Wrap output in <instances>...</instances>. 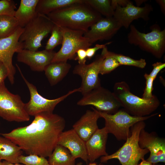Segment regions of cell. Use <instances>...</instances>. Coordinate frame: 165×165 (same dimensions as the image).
I'll list each match as a JSON object with an SVG mask.
<instances>
[{
	"instance_id": "obj_1",
	"label": "cell",
	"mask_w": 165,
	"mask_h": 165,
	"mask_svg": "<svg viewBox=\"0 0 165 165\" xmlns=\"http://www.w3.org/2000/svg\"><path fill=\"white\" fill-rule=\"evenodd\" d=\"M34 117L28 125L1 135L28 155L49 157L57 145L59 136L65 127V119L57 114L46 112Z\"/></svg>"
},
{
	"instance_id": "obj_2",
	"label": "cell",
	"mask_w": 165,
	"mask_h": 165,
	"mask_svg": "<svg viewBox=\"0 0 165 165\" xmlns=\"http://www.w3.org/2000/svg\"><path fill=\"white\" fill-rule=\"evenodd\" d=\"M46 16L61 27L84 32L102 17L84 1L57 10Z\"/></svg>"
},
{
	"instance_id": "obj_3",
	"label": "cell",
	"mask_w": 165,
	"mask_h": 165,
	"mask_svg": "<svg viewBox=\"0 0 165 165\" xmlns=\"http://www.w3.org/2000/svg\"><path fill=\"white\" fill-rule=\"evenodd\" d=\"M123 109L130 115L136 116H149L158 108L160 101L154 95L151 99H145L132 93L128 84L124 81L116 82L112 92Z\"/></svg>"
},
{
	"instance_id": "obj_4",
	"label": "cell",
	"mask_w": 165,
	"mask_h": 165,
	"mask_svg": "<svg viewBox=\"0 0 165 165\" xmlns=\"http://www.w3.org/2000/svg\"><path fill=\"white\" fill-rule=\"evenodd\" d=\"M145 127L144 121L135 124L131 128L130 136L123 145L114 153L101 157V162L105 163L111 159H117L122 165H138L149 152L148 149L141 148L138 143L140 132Z\"/></svg>"
},
{
	"instance_id": "obj_5",
	"label": "cell",
	"mask_w": 165,
	"mask_h": 165,
	"mask_svg": "<svg viewBox=\"0 0 165 165\" xmlns=\"http://www.w3.org/2000/svg\"><path fill=\"white\" fill-rule=\"evenodd\" d=\"M127 38L129 43L138 46L142 50L148 52L158 59L161 58L165 52V29L162 30L155 24L150 27V32H140L131 24Z\"/></svg>"
},
{
	"instance_id": "obj_6",
	"label": "cell",
	"mask_w": 165,
	"mask_h": 165,
	"mask_svg": "<svg viewBox=\"0 0 165 165\" xmlns=\"http://www.w3.org/2000/svg\"><path fill=\"white\" fill-rule=\"evenodd\" d=\"M97 111L100 117L103 118L105 120L104 127L108 133L113 134L119 141L126 140L131 135V127L135 124L157 114L156 113L147 116L138 117L130 115L123 109L119 110L112 114Z\"/></svg>"
},
{
	"instance_id": "obj_7",
	"label": "cell",
	"mask_w": 165,
	"mask_h": 165,
	"mask_svg": "<svg viewBox=\"0 0 165 165\" xmlns=\"http://www.w3.org/2000/svg\"><path fill=\"white\" fill-rule=\"evenodd\" d=\"M54 24L45 15L38 14L24 28L19 41L23 49L37 51L42 46V41L51 33Z\"/></svg>"
},
{
	"instance_id": "obj_8",
	"label": "cell",
	"mask_w": 165,
	"mask_h": 165,
	"mask_svg": "<svg viewBox=\"0 0 165 165\" xmlns=\"http://www.w3.org/2000/svg\"><path fill=\"white\" fill-rule=\"evenodd\" d=\"M25 103L18 94L11 93L4 82L0 85V116L9 122L29 121L30 116L24 108Z\"/></svg>"
},
{
	"instance_id": "obj_9",
	"label": "cell",
	"mask_w": 165,
	"mask_h": 165,
	"mask_svg": "<svg viewBox=\"0 0 165 165\" xmlns=\"http://www.w3.org/2000/svg\"><path fill=\"white\" fill-rule=\"evenodd\" d=\"M16 66L29 91L30 100L28 103L25 104L24 108L25 111L30 116H34L42 112H53L56 106L59 103L71 94L79 91V88L70 90L66 94L57 98L54 99H46L38 93L36 87L27 80L19 66L17 65Z\"/></svg>"
},
{
	"instance_id": "obj_10",
	"label": "cell",
	"mask_w": 165,
	"mask_h": 165,
	"mask_svg": "<svg viewBox=\"0 0 165 165\" xmlns=\"http://www.w3.org/2000/svg\"><path fill=\"white\" fill-rule=\"evenodd\" d=\"M61 28L63 36L62 46L59 50L55 53L51 62L74 60L78 50H86L92 45L89 40L84 36V32Z\"/></svg>"
},
{
	"instance_id": "obj_11",
	"label": "cell",
	"mask_w": 165,
	"mask_h": 165,
	"mask_svg": "<svg viewBox=\"0 0 165 165\" xmlns=\"http://www.w3.org/2000/svg\"><path fill=\"white\" fill-rule=\"evenodd\" d=\"M77 102L79 106L91 105L98 111L113 114L121 107L112 92L101 86L83 95Z\"/></svg>"
},
{
	"instance_id": "obj_12",
	"label": "cell",
	"mask_w": 165,
	"mask_h": 165,
	"mask_svg": "<svg viewBox=\"0 0 165 165\" xmlns=\"http://www.w3.org/2000/svg\"><path fill=\"white\" fill-rule=\"evenodd\" d=\"M104 47L101 54L97 55L92 62L89 64H78L74 68L73 73L81 78V84L79 88V92L82 95L101 86L99 75L102 62L105 57Z\"/></svg>"
},
{
	"instance_id": "obj_13",
	"label": "cell",
	"mask_w": 165,
	"mask_h": 165,
	"mask_svg": "<svg viewBox=\"0 0 165 165\" xmlns=\"http://www.w3.org/2000/svg\"><path fill=\"white\" fill-rule=\"evenodd\" d=\"M23 31V28L20 27L10 36L0 39V61L7 70V77L11 85L14 83L16 72L13 64V57L15 53L23 49L22 44L19 40Z\"/></svg>"
},
{
	"instance_id": "obj_14",
	"label": "cell",
	"mask_w": 165,
	"mask_h": 165,
	"mask_svg": "<svg viewBox=\"0 0 165 165\" xmlns=\"http://www.w3.org/2000/svg\"><path fill=\"white\" fill-rule=\"evenodd\" d=\"M138 143L141 148L147 149L150 152L146 160L154 164L159 162L165 163L164 138L159 137L154 132L148 133L144 128L140 132Z\"/></svg>"
},
{
	"instance_id": "obj_15",
	"label": "cell",
	"mask_w": 165,
	"mask_h": 165,
	"mask_svg": "<svg viewBox=\"0 0 165 165\" xmlns=\"http://www.w3.org/2000/svg\"><path fill=\"white\" fill-rule=\"evenodd\" d=\"M122 27L113 17H102L92 25L83 36L92 44L98 41L111 39Z\"/></svg>"
},
{
	"instance_id": "obj_16",
	"label": "cell",
	"mask_w": 165,
	"mask_h": 165,
	"mask_svg": "<svg viewBox=\"0 0 165 165\" xmlns=\"http://www.w3.org/2000/svg\"><path fill=\"white\" fill-rule=\"evenodd\" d=\"M153 10L150 4L145 3L143 7H138L134 6L132 2L124 7L117 6L113 17L122 27L128 29L134 20L141 18L145 21L149 20V15Z\"/></svg>"
},
{
	"instance_id": "obj_17",
	"label": "cell",
	"mask_w": 165,
	"mask_h": 165,
	"mask_svg": "<svg viewBox=\"0 0 165 165\" xmlns=\"http://www.w3.org/2000/svg\"><path fill=\"white\" fill-rule=\"evenodd\" d=\"M55 53L45 49L32 51L23 49L17 53V59L28 66L32 71L42 72L51 63Z\"/></svg>"
},
{
	"instance_id": "obj_18",
	"label": "cell",
	"mask_w": 165,
	"mask_h": 165,
	"mask_svg": "<svg viewBox=\"0 0 165 165\" xmlns=\"http://www.w3.org/2000/svg\"><path fill=\"white\" fill-rule=\"evenodd\" d=\"M57 145L67 148L75 160L80 158L88 163L85 142L73 129L61 133L59 138Z\"/></svg>"
},
{
	"instance_id": "obj_19",
	"label": "cell",
	"mask_w": 165,
	"mask_h": 165,
	"mask_svg": "<svg viewBox=\"0 0 165 165\" xmlns=\"http://www.w3.org/2000/svg\"><path fill=\"white\" fill-rule=\"evenodd\" d=\"M108 134L105 127L98 128L85 142L88 160L90 163L108 155L106 152Z\"/></svg>"
},
{
	"instance_id": "obj_20",
	"label": "cell",
	"mask_w": 165,
	"mask_h": 165,
	"mask_svg": "<svg viewBox=\"0 0 165 165\" xmlns=\"http://www.w3.org/2000/svg\"><path fill=\"white\" fill-rule=\"evenodd\" d=\"M87 110L73 126V129L85 142L99 128L97 120L100 116L97 110Z\"/></svg>"
},
{
	"instance_id": "obj_21",
	"label": "cell",
	"mask_w": 165,
	"mask_h": 165,
	"mask_svg": "<svg viewBox=\"0 0 165 165\" xmlns=\"http://www.w3.org/2000/svg\"><path fill=\"white\" fill-rule=\"evenodd\" d=\"M39 0H21L14 16L19 26L24 28L37 15L36 8Z\"/></svg>"
},
{
	"instance_id": "obj_22",
	"label": "cell",
	"mask_w": 165,
	"mask_h": 165,
	"mask_svg": "<svg viewBox=\"0 0 165 165\" xmlns=\"http://www.w3.org/2000/svg\"><path fill=\"white\" fill-rule=\"evenodd\" d=\"M71 66L67 61L52 62L44 71L50 85L53 86L61 81L69 72Z\"/></svg>"
},
{
	"instance_id": "obj_23",
	"label": "cell",
	"mask_w": 165,
	"mask_h": 165,
	"mask_svg": "<svg viewBox=\"0 0 165 165\" xmlns=\"http://www.w3.org/2000/svg\"><path fill=\"white\" fill-rule=\"evenodd\" d=\"M22 151L10 140L0 136V158L13 163H19L18 159Z\"/></svg>"
},
{
	"instance_id": "obj_24",
	"label": "cell",
	"mask_w": 165,
	"mask_h": 165,
	"mask_svg": "<svg viewBox=\"0 0 165 165\" xmlns=\"http://www.w3.org/2000/svg\"><path fill=\"white\" fill-rule=\"evenodd\" d=\"M84 1V0H39L36 11L38 14L46 15L57 10Z\"/></svg>"
},
{
	"instance_id": "obj_25",
	"label": "cell",
	"mask_w": 165,
	"mask_h": 165,
	"mask_svg": "<svg viewBox=\"0 0 165 165\" xmlns=\"http://www.w3.org/2000/svg\"><path fill=\"white\" fill-rule=\"evenodd\" d=\"M50 165H75V160L66 148L57 145L49 157Z\"/></svg>"
},
{
	"instance_id": "obj_26",
	"label": "cell",
	"mask_w": 165,
	"mask_h": 165,
	"mask_svg": "<svg viewBox=\"0 0 165 165\" xmlns=\"http://www.w3.org/2000/svg\"><path fill=\"white\" fill-rule=\"evenodd\" d=\"M19 27L18 22L14 16L0 15V39L10 36Z\"/></svg>"
},
{
	"instance_id": "obj_27",
	"label": "cell",
	"mask_w": 165,
	"mask_h": 165,
	"mask_svg": "<svg viewBox=\"0 0 165 165\" xmlns=\"http://www.w3.org/2000/svg\"><path fill=\"white\" fill-rule=\"evenodd\" d=\"M85 3L106 17H113L114 10L111 5L110 0H84Z\"/></svg>"
},
{
	"instance_id": "obj_28",
	"label": "cell",
	"mask_w": 165,
	"mask_h": 165,
	"mask_svg": "<svg viewBox=\"0 0 165 165\" xmlns=\"http://www.w3.org/2000/svg\"><path fill=\"white\" fill-rule=\"evenodd\" d=\"M105 57L103 61L100 71L102 75L109 73L120 66L117 60L110 54L107 47H104Z\"/></svg>"
},
{
	"instance_id": "obj_29",
	"label": "cell",
	"mask_w": 165,
	"mask_h": 165,
	"mask_svg": "<svg viewBox=\"0 0 165 165\" xmlns=\"http://www.w3.org/2000/svg\"><path fill=\"white\" fill-rule=\"evenodd\" d=\"M51 33V36L46 43L45 49L53 51L57 46L62 44L63 39V33L61 27L55 24Z\"/></svg>"
},
{
	"instance_id": "obj_30",
	"label": "cell",
	"mask_w": 165,
	"mask_h": 165,
	"mask_svg": "<svg viewBox=\"0 0 165 165\" xmlns=\"http://www.w3.org/2000/svg\"><path fill=\"white\" fill-rule=\"evenodd\" d=\"M111 54L118 61L120 65H124L135 67L141 68H145L146 62L145 59H133L129 57L121 54L110 51Z\"/></svg>"
},
{
	"instance_id": "obj_31",
	"label": "cell",
	"mask_w": 165,
	"mask_h": 165,
	"mask_svg": "<svg viewBox=\"0 0 165 165\" xmlns=\"http://www.w3.org/2000/svg\"><path fill=\"white\" fill-rule=\"evenodd\" d=\"M18 160L19 163L24 165H50L45 157L36 155H21Z\"/></svg>"
},
{
	"instance_id": "obj_32",
	"label": "cell",
	"mask_w": 165,
	"mask_h": 165,
	"mask_svg": "<svg viewBox=\"0 0 165 165\" xmlns=\"http://www.w3.org/2000/svg\"><path fill=\"white\" fill-rule=\"evenodd\" d=\"M16 8L15 3L13 0H0V15L14 16Z\"/></svg>"
},
{
	"instance_id": "obj_33",
	"label": "cell",
	"mask_w": 165,
	"mask_h": 165,
	"mask_svg": "<svg viewBox=\"0 0 165 165\" xmlns=\"http://www.w3.org/2000/svg\"><path fill=\"white\" fill-rule=\"evenodd\" d=\"M144 77L146 80V86L142 98L145 99H151L154 96L152 94V91L153 90V83L155 79L147 73L144 75Z\"/></svg>"
},
{
	"instance_id": "obj_34",
	"label": "cell",
	"mask_w": 165,
	"mask_h": 165,
	"mask_svg": "<svg viewBox=\"0 0 165 165\" xmlns=\"http://www.w3.org/2000/svg\"><path fill=\"white\" fill-rule=\"evenodd\" d=\"M112 42H110L104 44H96L93 47H89L86 49L87 58L91 59L95 55L96 52L98 50L103 49L107 45L111 44Z\"/></svg>"
},
{
	"instance_id": "obj_35",
	"label": "cell",
	"mask_w": 165,
	"mask_h": 165,
	"mask_svg": "<svg viewBox=\"0 0 165 165\" xmlns=\"http://www.w3.org/2000/svg\"><path fill=\"white\" fill-rule=\"evenodd\" d=\"M153 69L149 74V75L155 80L158 74L162 69L165 67V63L160 62H157L152 64Z\"/></svg>"
},
{
	"instance_id": "obj_36",
	"label": "cell",
	"mask_w": 165,
	"mask_h": 165,
	"mask_svg": "<svg viewBox=\"0 0 165 165\" xmlns=\"http://www.w3.org/2000/svg\"><path fill=\"white\" fill-rule=\"evenodd\" d=\"M86 50L81 48L76 51V56L74 60H77L79 64H86Z\"/></svg>"
},
{
	"instance_id": "obj_37",
	"label": "cell",
	"mask_w": 165,
	"mask_h": 165,
	"mask_svg": "<svg viewBox=\"0 0 165 165\" xmlns=\"http://www.w3.org/2000/svg\"><path fill=\"white\" fill-rule=\"evenodd\" d=\"M132 2L129 0H111V5L115 11L117 6L124 7Z\"/></svg>"
},
{
	"instance_id": "obj_38",
	"label": "cell",
	"mask_w": 165,
	"mask_h": 165,
	"mask_svg": "<svg viewBox=\"0 0 165 165\" xmlns=\"http://www.w3.org/2000/svg\"><path fill=\"white\" fill-rule=\"evenodd\" d=\"M7 70L2 63L0 65V85L4 82L5 79L8 77Z\"/></svg>"
},
{
	"instance_id": "obj_39",
	"label": "cell",
	"mask_w": 165,
	"mask_h": 165,
	"mask_svg": "<svg viewBox=\"0 0 165 165\" xmlns=\"http://www.w3.org/2000/svg\"><path fill=\"white\" fill-rule=\"evenodd\" d=\"M157 3L160 6L161 12L165 15V0H156Z\"/></svg>"
},
{
	"instance_id": "obj_40",
	"label": "cell",
	"mask_w": 165,
	"mask_h": 165,
	"mask_svg": "<svg viewBox=\"0 0 165 165\" xmlns=\"http://www.w3.org/2000/svg\"><path fill=\"white\" fill-rule=\"evenodd\" d=\"M138 165H158L156 164H152L146 160H145V159H143L141 160V161Z\"/></svg>"
},
{
	"instance_id": "obj_41",
	"label": "cell",
	"mask_w": 165,
	"mask_h": 165,
	"mask_svg": "<svg viewBox=\"0 0 165 165\" xmlns=\"http://www.w3.org/2000/svg\"><path fill=\"white\" fill-rule=\"evenodd\" d=\"M2 162V165H24L23 164H20V163H13L4 160Z\"/></svg>"
},
{
	"instance_id": "obj_42",
	"label": "cell",
	"mask_w": 165,
	"mask_h": 165,
	"mask_svg": "<svg viewBox=\"0 0 165 165\" xmlns=\"http://www.w3.org/2000/svg\"><path fill=\"white\" fill-rule=\"evenodd\" d=\"M137 6L139 7L143 3L146 2L147 0H135Z\"/></svg>"
},
{
	"instance_id": "obj_43",
	"label": "cell",
	"mask_w": 165,
	"mask_h": 165,
	"mask_svg": "<svg viewBox=\"0 0 165 165\" xmlns=\"http://www.w3.org/2000/svg\"><path fill=\"white\" fill-rule=\"evenodd\" d=\"M88 165H103L102 164H97L96 163L93 162V163H90Z\"/></svg>"
},
{
	"instance_id": "obj_44",
	"label": "cell",
	"mask_w": 165,
	"mask_h": 165,
	"mask_svg": "<svg viewBox=\"0 0 165 165\" xmlns=\"http://www.w3.org/2000/svg\"><path fill=\"white\" fill-rule=\"evenodd\" d=\"M82 162H79L78 163H77L75 165H82Z\"/></svg>"
},
{
	"instance_id": "obj_45",
	"label": "cell",
	"mask_w": 165,
	"mask_h": 165,
	"mask_svg": "<svg viewBox=\"0 0 165 165\" xmlns=\"http://www.w3.org/2000/svg\"><path fill=\"white\" fill-rule=\"evenodd\" d=\"M0 165H2V162H1L0 163Z\"/></svg>"
},
{
	"instance_id": "obj_46",
	"label": "cell",
	"mask_w": 165,
	"mask_h": 165,
	"mask_svg": "<svg viewBox=\"0 0 165 165\" xmlns=\"http://www.w3.org/2000/svg\"><path fill=\"white\" fill-rule=\"evenodd\" d=\"M1 160H1V158H0V163L1 162H2V161H1Z\"/></svg>"
},
{
	"instance_id": "obj_47",
	"label": "cell",
	"mask_w": 165,
	"mask_h": 165,
	"mask_svg": "<svg viewBox=\"0 0 165 165\" xmlns=\"http://www.w3.org/2000/svg\"><path fill=\"white\" fill-rule=\"evenodd\" d=\"M2 62L0 61V65L1 64Z\"/></svg>"
},
{
	"instance_id": "obj_48",
	"label": "cell",
	"mask_w": 165,
	"mask_h": 165,
	"mask_svg": "<svg viewBox=\"0 0 165 165\" xmlns=\"http://www.w3.org/2000/svg\"></svg>"
}]
</instances>
